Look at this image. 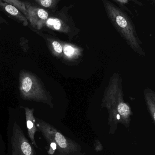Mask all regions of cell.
Wrapping results in <instances>:
<instances>
[{
  "label": "cell",
  "mask_w": 155,
  "mask_h": 155,
  "mask_svg": "<svg viewBox=\"0 0 155 155\" xmlns=\"http://www.w3.org/2000/svg\"><path fill=\"white\" fill-rule=\"evenodd\" d=\"M21 38V39H20V45L24 51H27L29 49L28 41L23 37H22Z\"/></svg>",
  "instance_id": "obj_11"
},
{
  "label": "cell",
  "mask_w": 155,
  "mask_h": 155,
  "mask_svg": "<svg viewBox=\"0 0 155 155\" xmlns=\"http://www.w3.org/2000/svg\"><path fill=\"white\" fill-rule=\"evenodd\" d=\"M24 108L26 113V123H27V128L28 130V134L29 137L31 140L32 144L36 147L38 148L35 140V134L38 131V129L35 124V117L34 116V109H30L28 107H22Z\"/></svg>",
  "instance_id": "obj_5"
},
{
  "label": "cell",
  "mask_w": 155,
  "mask_h": 155,
  "mask_svg": "<svg viewBox=\"0 0 155 155\" xmlns=\"http://www.w3.org/2000/svg\"><path fill=\"white\" fill-rule=\"evenodd\" d=\"M117 110L119 113L123 117L128 116L130 112L129 107L124 102L120 103L118 106Z\"/></svg>",
  "instance_id": "obj_8"
},
{
  "label": "cell",
  "mask_w": 155,
  "mask_h": 155,
  "mask_svg": "<svg viewBox=\"0 0 155 155\" xmlns=\"http://www.w3.org/2000/svg\"><path fill=\"white\" fill-rule=\"evenodd\" d=\"M117 2H122V3H127V2H128V1H118Z\"/></svg>",
  "instance_id": "obj_14"
},
{
  "label": "cell",
  "mask_w": 155,
  "mask_h": 155,
  "mask_svg": "<svg viewBox=\"0 0 155 155\" xmlns=\"http://www.w3.org/2000/svg\"><path fill=\"white\" fill-rule=\"evenodd\" d=\"M0 11L5 13L9 18L21 23L24 27H27L28 25V21L23 14L15 7L6 3L3 0H0Z\"/></svg>",
  "instance_id": "obj_4"
},
{
  "label": "cell",
  "mask_w": 155,
  "mask_h": 155,
  "mask_svg": "<svg viewBox=\"0 0 155 155\" xmlns=\"http://www.w3.org/2000/svg\"><path fill=\"white\" fill-rule=\"evenodd\" d=\"M64 52L66 56L70 57L73 55L74 52V49L71 46H66L64 48Z\"/></svg>",
  "instance_id": "obj_12"
},
{
  "label": "cell",
  "mask_w": 155,
  "mask_h": 155,
  "mask_svg": "<svg viewBox=\"0 0 155 155\" xmlns=\"http://www.w3.org/2000/svg\"><path fill=\"white\" fill-rule=\"evenodd\" d=\"M19 91L22 99L42 102L52 106L51 98L43 82L34 73L21 70L19 73Z\"/></svg>",
  "instance_id": "obj_1"
},
{
  "label": "cell",
  "mask_w": 155,
  "mask_h": 155,
  "mask_svg": "<svg viewBox=\"0 0 155 155\" xmlns=\"http://www.w3.org/2000/svg\"><path fill=\"white\" fill-rule=\"evenodd\" d=\"M0 24H6V25L9 24L8 21L1 15H0Z\"/></svg>",
  "instance_id": "obj_13"
},
{
  "label": "cell",
  "mask_w": 155,
  "mask_h": 155,
  "mask_svg": "<svg viewBox=\"0 0 155 155\" xmlns=\"http://www.w3.org/2000/svg\"><path fill=\"white\" fill-rule=\"evenodd\" d=\"M116 21L119 26L121 28H124L127 27V22L124 18L121 16H118L116 18Z\"/></svg>",
  "instance_id": "obj_10"
},
{
  "label": "cell",
  "mask_w": 155,
  "mask_h": 155,
  "mask_svg": "<svg viewBox=\"0 0 155 155\" xmlns=\"http://www.w3.org/2000/svg\"><path fill=\"white\" fill-rule=\"evenodd\" d=\"M51 48L57 54H60L62 51V47L58 41H54L51 43Z\"/></svg>",
  "instance_id": "obj_9"
},
{
  "label": "cell",
  "mask_w": 155,
  "mask_h": 155,
  "mask_svg": "<svg viewBox=\"0 0 155 155\" xmlns=\"http://www.w3.org/2000/svg\"><path fill=\"white\" fill-rule=\"evenodd\" d=\"M35 2L41 8H51L55 6L58 1L53 0H35Z\"/></svg>",
  "instance_id": "obj_7"
},
{
  "label": "cell",
  "mask_w": 155,
  "mask_h": 155,
  "mask_svg": "<svg viewBox=\"0 0 155 155\" xmlns=\"http://www.w3.org/2000/svg\"><path fill=\"white\" fill-rule=\"evenodd\" d=\"M26 5V18L30 25L37 30H41L44 27L48 18V13L38 5L28 1H24Z\"/></svg>",
  "instance_id": "obj_3"
},
{
  "label": "cell",
  "mask_w": 155,
  "mask_h": 155,
  "mask_svg": "<svg viewBox=\"0 0 155 155\" xmlns=\"http://www.w3.org/2000/svg\"><path fill=\"white\" fill-rule=\"evenodd\" d=\"M11 145L12 155H35L34 148L16 122L13 124Z\"/></svg>",
  "instance_id": "obj_2"
},
{
  "label": "cell",
  "mask_w": 155,
  "mask_h": 155,
  "mask_svg": "<svg viewBox=\"0 0 155 155\" xmlns=\"http://www.w3.org/2000/svg\"><path fill=\"white\" fill-rule=\"evenodd\" d=\"M6 3L10 4L12 6L15 7L25 17L27 15L26 5L24 1L19 0H3Z\"/></svg>",
  "instance_id": "obj_6"
}]
</instances>
